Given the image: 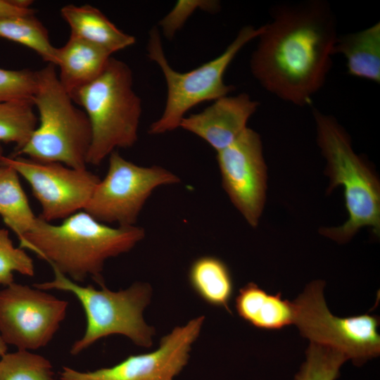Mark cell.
Wrapping results in <instances>:
<instances>
[{"instance_id":"cell-24","label":"cell","mask_w":380,"mask_h":380,"mask_svg":"<svg viewBox=\"0 0 380 380\" xmlns=\"http://www.w3.org/2000/svg\"><path fill=\"white\" fill-rule=\"evenodd\" d=\"M306 360L295 380H335L341 365L348 360L336 350L310 342Z\"/></svg>"},{"instance_id":"cell-1","label":"cell","mask_w":380,"mask_h":380,"mask_svg":"<svg viewBox=\"0 0 380 380\" xmlns=\"http://www.w3.org/2000/svg\"><path fill=\"white\" fill-rule=\"evenodd\" d=\"M337 37L336 18L326 1L277 6L258 37L251 71L278 98L310 105L326 82Z\"/></svg>"},{"instance_id":"cell-2","label":"cell","mask_w":380,"mask_h":380,"mask_svg":"<svg viewBox=\"0 0 380 380\" xmlns=\"http://www.w3.org/2000/svg\"><path fill=\"white\" fill-rule=\"evenodd\" d=\"M145 235L141 227H113L81 210L59 224L37 216L32 229L18 240L20 248L32 251L72 281L90 277L101 286L105 262L129 252Z\"/></svg>"},{"instance_id":"cell-28","label":"cell","mask_w":380,"mask_h":380,"mask_svg":"<svg viewBox=\"0 0 380 380\" xmlns=\"http://www.w3.org/2000/svg\"><path fill=\"white\" fill-rule=\"evenodd\" d=\"M29 0H0V18L34 15Z\"/></svg>"},{"instance_id":"cell-8","label":"cell","mask_w":380,"mask_h":380,"mask_svg":"<svg viewBox=\"0 0 380 380\" xmlns=\"http://www.w3.org/2000/svg\"><path fill=\"white\" fill-rule=\"evenodd\" d=\"M325 283L308 284L293 301V324L310 342L338 350L362 365L380 353L379 317L365 314L339 317L331 313L324 300Z\"/></svg>"},{"instance_id":"cell-26","label":"cell","mask_w":380,"mask_h":380,"mask_svg":"<svg viewBox=\"0 0 380 380\" xmlns=\"http://www.w3.org/2000/svg\"><path fill=\"white\" fill-rule=\"evenodd\" d=\"M36 87V71L0 68V101L31 99Z\"/></svg>"},{"instance_id":"cell-30","label":"cell","mask_w":380,"mask_h":380,"mask_svg":"<svg viewBox=\"0 0 380 380\" xmlns=\"http://www.w3.org/2000/svg\"><path fill=\"white\" fill-rule=\"evenodd\" d=\"M3 157H4L3 148H2L1 146L0 145V163H1V159H2Z\"/></svg>"},{"instance_id":"cell-4","label":"cell","mask_w":380,"mask_h":380,"mask_svg":"<svg viewBox=\"0 0 380 380\" xmlns=\"http://www.w3.org/2000/svg\"><path fill=\"white\" fill-rule=\"evenodd\" d=\"M87 114L91 129L87 165H99L119 148L138 139L141 101L133 89L130 68L110 57L102 73L71 97Z\"/></svg>"},{"instance_id":"cell-15","label":"cell","mask_w":380,"mask_h":380,"mask_svg":"<svg viewBox=\"0 0 380 380\" xmlns=\"http://www.w3.org/2000/svg\"><path fill=\"white\" fill-rule=\"evenodd\" d=\"M111 55L71 34L63 46L56 47V66L60 69L58 76L70 97L102 73Z\"/></svg>"},{"instance_id":"cell-5","label":"cell","mask_w":380,"mask_h":380,"mask_svg":"<svg viewBox=\"0 0 380 380\" xmlns=\"http://www.w3.org/2000/svg\"><path fill=\"white\" fill-rule=\"evenodd\" d=\"M317 141L327 161L330 177L329 190L343 188L348 218L337 227L321 229L320 232L337 242L350 240L363 227L380 231V187L375 175L356 155L343 128L332 116L313 110Z\"/></svg>"},{"instance_id":"cell-29","label":"cell","mask_w":380,"mask_h":380,"mask_svg":"<svg viewBox=\"0 0 380 380\" xmlns=\"http://www.w3.org/2000/svg\"><path fill=\"white\" fill-rule=\"evenodd\" d=\"M7 350V343L3 339L1 335L0 334V357L6 353Z\"/></svg>"},{"instance_id":"cell-10","label":"cell","mask_w":380,"mask_h":380,"mask_svg":"<svg viewBox=\"0 0 380 380\" xmlns=\"http://www.w3.org/2000/svg\"><path fill=\"white\" fill-rule=\"evenodd\" d=\"M68 303L37 288L13 283L0 291V334L18 350H36L53 338Z\"/></svg>"},{"instance_id":"cell-18","label":"cell","mask_w":380,"mask_h":380,"mask_svg":"<svg viewBox=\"0 0 380 380\" xmlns=\"http://www.w3.org/2000/svg\"><path fill=\"white\" fill-rule=\"evenodd\" d=\"M335 53L344 56L350 75L379 84V22L361 31L338 36L334 49Z\"/></svg>"},{"instance_id":"cell-17","label":"cell","mask_w":380,"mask_h":380,"mask_svg":"<svg viewBox=\"0 0 380 380\" xmlns=\"http://www.w3.org/2000/svg\"><path fill=\"white\" fill-rule=\"evenodd\" d=\"M239 316L252 326L262 329H280L293 324L292 302L281 293L269 294L253 282L241 287L235 299Z\"/></svg>"},{"instance_id":"cell-13","label":"cell","mask_w":380,"mask_h":380,"mask_svg":"<svg viewBox=\"0 0 380 380\" xmlns=\"http://www.w3.org/2000/svg\"><path fill=\"white\" fill-rule=\"evenodd\" d=\"M223 188L247 222L256 227L265 202L267 167L260 135L247 127L229 146L217 152Z\"/></svg>"},{"instance_id":"cell-14","label":"cell","mask_w":380,"mask_h":380,"mask_svg":"<svg viewBox=\"0 0 380 380\" xmlns=\"http://www.w3.org/2000/svg\"><path fill=\"white\" fill-rule=\"evenodd\" d=\"M259 103L246 93L225 96L203 111L186 115L179 127L203 139L217 152L232 144L248 127Z\"/></svg>"},{"instance_id":"cell-20","label":"cell","mask_w":380,"mask_h":380,"mask_svg":"<svg viewBox=\"0 0 380 380\" xmlns=\"http://www.w3.org/2000/svg\"><path fill=\"white\" fill-rule=\"evenodd\" d=\"M19 176L11 166L0 164V216L18 239L32 229L37 219Z\"/></svg>"},{"instance_id":"cell-11","label":"cell","mask_w":380,"mask_h":380,"mask_svg":"<svg viewBox=\"0 0 380 380\" xmlns=\"http://www.w3.org/2000/svg\"><path fill=\"white\" fill-rule=\"evenodd\" d=\"M0 164L13 167L30 185L48 222L84 210L101 178L86 169L42 163L23 156H5Z\"/></svg>"},{"instance_id":"cell-19","label":"cell","mask_w":380,"mask_h":380,"mask_svg":"<svg viewBox=\"0 0 380 380\" xmlns=\"http://www.w3.org/2000/svg\"><path fill=\"white\" fill-rule=\"evenodd\" d=\"M188 279L194 292L206 303L225 309L232 314L229 303L234 282L228 266L221 259L201 256L191 264Z\"/></svg>"},{"instance_id":"cell-6","label":"cell","mask_w":380,"mask_h":380,"mask_svg":"<svg viewBox=\"0 0 380 380\" xmlns=\"http://www.w3.org/2000/svg\"><path fill=\"white\" fill-rule=\"evenodd\" d=\"M53 271L54 278L51 281L33 286L44 291L70 292L80 302L87 325L83 336L71 346L72 355L79 354L98 340L112 334L125 336L139 346H152L156 331L143 317V312L151 299L152 289L148 284L136 282L118 291L109 290L103 284L101 289H96L91 285L81 286Z\"/></svg>"},{"instance_id":"cell-9","label":"cell","mask_w":380,"mask_h":380,"mask_svg":"<svg viewBox=\"0 0 380 380\" xmlns=\"http://www.w3.org/2000/svg\"><path fill=\"white\" fill-rule=\"evenodd\" d=\"M180 178L161 166L136 165L115 151L108 167L84 210L106 224L134 226L147 199L158 187L176 184Z\"/></svg>"},{"instance_id":"cell-3","label":"cell","mask_w":380,"mask_h":380,"mask_svg":"<svg viewBox=\"0 0 380 380\" xmlns=\"http://www.w3.org/2000/svg\"><path fill=\"white\" fill-rule=\"evenodd\" d=\"M37 111L38 125L27 143L12 156L42 163H59L86 169L91 129L85 112L60 82L51 63L36 70V87L31 98Z\"/></svg>"},{"instance_id":"cell-22","label":"cell","mask_w":380,"mask_h":380,"mask_svg":"<svg viewBox=\"0 0 380 380\" xmlns=\"http://www.w3.org/2000/svg\"><path fill=\"white\" fill-rule=\"evenodd\" d=\"M37 125L31 99L0 101V142L15 144L16 151L27 143Z\"/></svg>"},{"instance_id":"cell-27","label":"cell","mask_w":380,"mask_h":380,"mask_svg":"<svg viewBox=\"0 0 380 380\" xmlns=\"http://www.w3.org/2000/svg\"><path fill=\"white\" fill-rule=\"evenodd\" d=\"M220 3L212 0H179L172 10L159 21L163 36L172 39L176 33L183 27L188 18L198 9L210 13L220 9Z\"/></svg>"},{"instance_id":"cell-12","label":"cell","mask_w":380,"mask_h":380,"mask_svg":"<svg viewBox=\"0 0 380 380\" xmlns=\"http://www.w3.org/2000/svg\"><path fill=\"white\" fill-rule=\"evenodd\" d=\"M205 317L175 327L161 338L154 351L131 355L118 364L93 372H80L63 367L61 380H173L186 366L189 352L198 338Z\"/></svg>"},{"instance_id":"cell-16","label":"cell","mask_w":380,"mask_h":380,"mask_svg":"<svg viewBox=\"0 0 380 380\" xmlns=\"http://www.w3.org/2000/svg\"><path fill=\"white\" fill-rule=\"evenodd\" d=\"M61 14L70 34L99 46L110 53L133 45L134 37L118 29L99 9L90 6L68 4Z\"/></svg>"},{"instance_id":"cell-21","label":"cell","mask_w":380,"mask_h":380,"mask_svg":"<svg viewBox=\"0 0 380 380\" xmlns=\"http://www.w3.org/2000/svg\"><path fill=\"white\" fill-rule=\"evenodd\" d=\"M0 38L22 44L56 65V47L52 45L46 28L34 15L0 18Z\"/></svg>"},{"instance_id":"cell-7","label":"cell","mask_w":380,"mask_h":380,"mask_svg":"<svg viewBox=\"0 0 380 380\" xmlns=\"http://www.w3.org/2000/svg\"><path fill=\"white\" fill-rule=\"evenodd\" d=\"M263 25L243 27L225 50L216 58L185 72L174 70L165 55L158 27L149 32L147 56L158 64L167 87L165 108L149 127L151 134H162L179 127L186 113L200 103L227 96L235 87L225 84L224 73L238 53L261 34Z\"/></svg>"},{"instance_id":"cell-23","label":"cell","mask_w":380,"mask_h":380,"mask_svg":"<svg viewBox=\"0 0 380 380\" xmlns=\"http://www.w3.org/2000/svg\"><path fill=\"white\" fill-rule=\"evenodd\" d=\"M50 362L26 350L6 353L0 359V380H53Z\"/></svg>"},{"instance_id":"cell-25","label":"cell","mask_w":380,"mask_h":380,"mask_svg":"<svg viewBox=\"0 0 380 380\" xmlns=\"http://www.w3.org/2000/svg\"><path fill=\"white\" fill-rule=\"evenodd\" d=\"M14 272L32 277L34 262L25 249L13 246L8 231L0 228V285L7 286L13 284Z\"/></svg>"}]
</instances>
